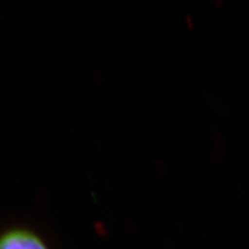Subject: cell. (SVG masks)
<instances>
[{
  "mask_svg": "<svg viewBox=\"0 0 249 249\" xmlns=\"http://www.w3.org/2000/svg\"><path fill=\"white\" fill-rule=\"evenodd\" d=\"M0 249H48V247L36 231L16 227L0 232Z\"/></svg>",
  "mask_w": 249,
  "mask_h": 249,
  "instance_id": "6da1fadb",
  "label": "cell"
}]
</instances>
